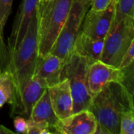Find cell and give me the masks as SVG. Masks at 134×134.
Returning <instances> with one entry per match:
<instances>
[{
	"label": "cell",
	"instance_id": "obj_1",
	"mask_svg": "<svg viewBox=\"0 0 134 134\" xmlns=\"http://www.w3.org/2000/svg\"><path fill=\"white\" fill-rule=\"evenodd\" d=\"M88 110L97 119V134H119L121 116L134 111L133 94L121 83L109 82L93 97Z\"/></svg>",
	"mask_w": 134,
	"mask_h": 134
},
{
	"label": "cell",
	"instance_id": "obj_2",
	"mask_svg": "<svg viewBox=\"0 0 134 134\" xmlns=\"http://www.w3.org/2000/svg\"><path fill=\"white\" fill-rule=\"evenodd\" d=\"M38 56V17L35 10L17 48L13 50L6 48L0 55V68L9 71L14 83L12 104L18 99L24 85L33 75Z\"/></svg>",
	"mask_w": 134,
	"mask_h": 134
},
{
	"label": "cell",
	"instance_id": "obj_3",
	"mask_svg": "<svg viewBox=\"0 0 134 134\" xmlns=\"http://www.w3.org/2000/svg\"><path fill=\"white\" fill-rule=\"evenodd\" d=\"M72 2L73 0L38 1L36 11L39 57L50 53L68 18Z\"/></svg>",
	"mask_w": 134,
	"mask_h": 134
},
{
	"label": "cell",
	"instance_id": "obj_4",
	"mask_svg": "<svg viewBox=\"0 0 134 134\" xmlns=\"http://www.w3.org/2000/svg\"><path fill=\"white\" fill-rule=\"evenodd\" d=\"M90 64L82 57L71 52L64 60L60 81L67 79L73 98V113L88 109L93 96L88 86L87 73Z\"/></svg>",
	"mask_w": 134,
	"mask_h": 134
},
{
	"label": "cell",
	"instance_id": "obj_5",
	"mask_svg": "<svg viewBox=\"0 0 134 134\" xmlns=\"http://www.w3.org/2000/svg\"><path fill=\"white\" fill-rule=\"evenodd\" d=\"M134 41V17L123 16L112 27L104 38L100 60L119 68L122 58Z\"/></svg>",
	"mask_w": 134,
	"mask_h": 134
},
{
	"label": "cell",
	"instance_id": "obj_6",
	"mask_svg": "<svg viewBox=\"0 0 134 134\" xmlns=\"http://www.w3.org/2000/svg\"><path fill=\"white\" fill-rule=\"evenodd\" d=\"M90 7V2L88 0H73L68 18L50 50L51 53L64 60L72 52L75 39Z\"/></svg>",
	"mask_w": 134,
	"mask_h": 134
},
{
	"label": "cell",
	"instance_id": "obj_7",
	"mask_svg": "<svg viewBox=\"0 0 134 134\" xmlns=\"http://www.w3.org/2000/svg\"><path fill=\"white\" fill-rule=\"evenodd\" d=\"M46 89L48 86L45 81L33 75L24 85L18 99L11 104L10 116L20 115L27 119L34 105Z\"/></svg>",
	"mask_w": 134,
	"mask_h": 134
},
{
	"label": "cell",
	"instance_id": "obj_8",
	"mask_svg": "<svg viewBox=\"0 0 134 134\" xmlns=\"http://www.w3.org/2000/svg\"><path fill=\"white\" fill-rule=\"evenodd\" d=\"M87 79L90 91L93 97L109 82H115L124 85L126 73L124 69L114 67L99 60L89 66Z\"/></svg>",
	"mask_w": 134,
	"mask_h": 134
},
{
	"label": "cell",
	"instance_id": "obj_9",
	"mask_svg": "<svg viewBox=\"0 0 134 134\" xmlns=\"http://www.w3.org/2000/svg\"><path fill=\"white\" fill-rule=\"evenodd\" d=\"M115 9L116 0H113L104 10L93 11L90 9L85 15L82 31L92 38L104 39L112 27Z\"/></svg>",
	"mask_w": 134,
	"mask_h": 134
},
{
	"label": "cell",
	"instance_id": "obj_10",
	"mask_svg": "<svg viewBox=\"0 0 134 134\" xmlns=\"http://www.w3.org/2000/svg\"><path fill=\"white\" fill-rule=\"evenodd\" d=\"M98 124L94 115L88 109L73 113L67 118L59 119L53 132L62 134H96Z\"/></svg>",
	"mask_w": 134,
	"mask_h": 134
},
{
	"label": "cell",
	"instance_id": "obj_11",
	"mask_svg": "<svg viewBox=\"0 0 134 134\" xmlns=\"http://www.w3.org/2000/svg\"><path fill=\"white\" fill-rule=\"evenodd\" d=\"M39 0H22L16 13L11 35L8 40L7 49L13 50L21 42L27 26L36 10V6Z\"/></svg>",
	"mask_w": 134,
	"mask_h": 134
},
{
	"label": "cell",
	"instance_id": "obj_12",
	"mask_svg": "<svg viewBox=\"0 0 134 134\" xmlns=\"http://www.w3.org/2000/svg\"><path fill=\"white\" fill-rule=\"evenodd\" d=\"M53 109L59 119L73 114V98L67 79L48 88Z\"/></svg>",
	"mask_w": 134,
	"mask_h": 134
},
{
	"label": "cell",
	"instance_id": "obj_13",
	"mask_svg": "<svg viewBox=\"0 0 134 134\" xmlns=\"http://www.w3.org/2000/svg\"><path fill=\"white\" fill-rule=\"evenodd\" d=\"M64 60L49 53L45 57L38 56L33 75L45 81L48 88L60 82Z\"/></svg>",
	"mask_w": 134,
	"mask_h": 134
},
{
	"label": "cell",
	"instance_id": "obj_14",
	"mask_svg": "<svg viewBox=\"0 0 134 134\" xmlns=\"http://www.w3.org/2000/svg\"><path fill=\"white\" fill-rule=\"evenodd\" d=\"M104 42V39L92 38L81 30L75 39L72 52L82 57L91 64L100 59Z\"/></svg>",
	"mask_w": 134,
	"mask_h": 134
},
{
	"label": "cell",
	"instance_id": "obj_15",
	"mask_svg": "<svg viewBox=\"0 0 134 134\" xmlns=\"http://www.w3.org/2000/svg\"><path fill=\"white\" fill-rule=\"evenodd\" d=\"M28 119L35 122L48 126L51 130L52 133H54L53 127L59 119L53 109L48 89L44 91L41 97L34 105Z\"/></svg>",
	"mask_w": 134,
	"mask_h": 134
},
{
	"label": "cell",
	"instance_id": "obj_16",
	"mask_svg": "<svg viewBox=\"0 0 134 134\" xmlns=\"http://www.w3.org/2000/svg\"><path fill=\"white\" fill-rule=\"evenodd\" d=\"M14 96V83L9 71L0 68V108L11 104Z\"/></svg>",
	"mask_w": 134,
	"mask_h": 134
},
{
	"label": "cell",
	"instance_id": "obj_17",
	"mask_svg": "<svg viewBox=\"0 0 134 134\" xmlns=\"http://www.w3.org/2000/svg\"><path fill=\"white\" fill-rule=\"evenodd\" d=\"M12 4L13 0H0V52L6 48L4 42V27L10 14Z\"/></svg>",
	"mask_w": 134,
	"mask_h": 134
},
{
	"label": "cell",
	"instance_id": "obj_18",
	"mask_svg": "<svg viewBox=\"0 0 134 134\" xmlns=\"http://www.w3.org/2000/svg\"><path fill=\"white\" fill-rule=\"evenodd\" d=\"M134 17V0H116V9L114 22L117 23L123 16Z\"/></svg>",
	"mask_w": 134,
	"mask_h": 134
},
{
	"label": "cell",
	"instance_id": "obj_19",
	"mask_svg": "<svg viewBox=\"0 0 134 134\" xmlns=\"http://www.w3.org/2000/svg\"><path fill=\"white\" fill-rule=\"evenodd\" d=\"M119 134H134V111H126L121 116Z\"/></svg>",
	"mask_w": 134,
	"mask_h": 134
},
{
	"label": "cell",
	"instance_id": "obj_20",
	"mask_svg": "<svg viewBox=\"0 0 134 134\" xmlns=\"http://www.w3.org/2000/svg\"><path fill=\"white\" fill-rule=\"evenodd\" d=\"M27 134H49L52 133L51 130L45 126L37 122L31 121V119H27Z\"/></svg>",
	"mask_w": 134,
	"mask_h": 134
},
{
	"label": "cell",
	"instance_id": "obj_21",
	"mask_svg": "<svg viewBox=\"0 0 134 134\" xmlns=\"http://www.w3.org/2000/svg\"><path fill=\"white\" fill-rule=\"evenodd\" d=\"M133 55H134V41H133L128 49L126 51V53H124L122 60L120 62L119 64V68L123 69L126 68L127 67H129L130 65L133 64Z\"/></svg>",
	"mask_w": 134,
	"mask_h": 134
},
{
	"label": "cell",
	"instance_id": "obj_22",
	"mask_svg": "<svg viewBox=\"0 0 134 134\" xmlns=\"http://www.w3.org/2000/svg\"><path fill=\"white\" fill-rule=\"evenodd\" d=\"M13 125L17 133L27 134V122L25 118L20 115H16L14 117Z\"/></svg>",
	"mask_w": 134,
	"mask_h": 134
},
{
	"label": "cell",
	"instance_id": "obj_23",
	"mask_svg": "<svg viewBox=\"0 0 134 134\" xmlns=\"http://www.w3.org/2000/svg\"><path fill=\"white\" fill-rule=\"evenodd\" d=\"M113 0H91L90 9L93 11L104 10L111 4Z\"/></svg>",
	"mask_w": 134,
	"mask_h": 134
},
{
	"label": "cell",
	"instance_id": "obj_24",
	"mask_svg": "<svg viewBox=\"0 0 134 134\" xmlns=\"http://www.w3.org/2000/svg\"><path fill=\"white\" fill-rule=\"evenodd\" d=\"M4 133H14L13 131L8 130L7 128H5L3 126H0V134H4Z\"/></svg>",
	"mask_w": 134,
	"mask_h": 134
},
{
	"label": "cell",
	"instance_id": "obj_25",
	"mask_svg": "<svg viewBox=\"0 0 134 134\" xmlns=\"http://www.w3.org/2000/svg\"><path fill=\"white\" fill-rule=\"evenodd\" d=\"M89 2H90V3H91V0H88Z\"/></svg>",
	"mask_w": 134,
	"mask_h": 134
},
{
	"label": "cell",
	"instance_id": "obj_26",
	"mask_svg": "<svg viewBox=\"0 0 134 134\" xmlns=\"http://www.w3.org/2000/svg\"><path fill=\"white\" fill-rule=\"evenodd\" d=\"M39 1H42V0H39Z\"/></svg>",
	"mask_w": 134,
	"mask_h": 134
}]
</instances>
